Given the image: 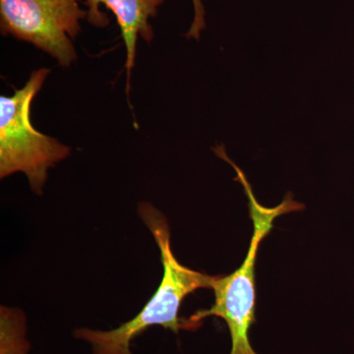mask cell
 Wrapping results in <instances>:
<instances>
[{
  "instance_id": "cell-1",
  "label": "cell",
  "mask_w": 354,
  "mask_h": 354,
  "mask_svg": "<svg viewBox=\"0 0 354 354\" xmlns=\"http://www.w3.org/2000/svg\"><path fill=\"white\" fill-rule=\"evenodd\" d=\"M139 216L160 248L164 276L155 295L129 322L111 330L78 329L74 335L90 342L94 354H132L130 344L137 335L151 326H162L178 333L180 330H196L201 324L179 318V309L184 298L199 288H211L213 277L194 271L181 265L172 253L171 232L167 218L150 203H142Z\"/></svg>"
},
{
  "instance_id": "cell-2",
  "label": "cell",
  "mask_w": 354,
  "mask_h": 354,
  "mask_svg": "<svg viewBox=\"0 0 354 354\" xmlns=\"http://www.w3.org/2000/svg\"><path fill=\"white\" fill-rule=\"evenodd\" d=\"M214 152L225 160L236 171L235 180L243 186L248 198L249 216L253 223V235L243 263L236 271L225 277H213L211 290L215 295V304L209 309L200 310L190 317L194 323L201 324L203 319L215 316L227 323L232 337L230 354H258L251 346L249 332L255 322L256 286L255 263L261 242L274 227V221L279 216L305 208L301 203L295 201L288 192L281 204L274 208L263 206L256 199L252 187L244 172L228 158L225 146L218 145Z\"/></svg>"
},
{
  "instance_id": "cell-3",
  "label": "cell",
  "mask_w": 354,
  "mask_h": 354,
  "mask_svg": "<svg viewBox=\"0 0 354 354\" xmlns=\"http://www.w3.org/2000/svg\"><path fill=\"white\" fill-rule=\"evenodd\" d=\"M50 69L35 70L24 87L0 97V177L23 172L36 194H43L48 171L66 158L68 146L38 131L32 125L31 106Z\"/></svg>"
},
{
  "instance_id": "cell-4",
  "label": "cell",
  "mask_w": 354,
  "mask_h": 354,
  "mask_svg": "<svg viewBox=\"0 0 354 354\" xmlns=\"http://www.w3.org/2000/svg\"><path fill=\"white\" fill-rule=\"evenodd\" d=\"M87 10L78 0H0V31L36 46L68 67L77 59L73 41Z\"/></svg>"
},
{
  "instance_id": "cell-5",
  "label": "cell",
  "mask_w": 354,
  "mask_h": 354,
  "mask_svg": "<svg viewBox=\"0 0 354 354\" xmlns=\"http://www.w3.org/2000/svg\"><path fill=\"white\" fill-rule=\"evenodd\" d=\"M165 0H85L88 24L106 28L109 19L101 10L104 6L115 16L121 37L127 48V95L129 97L132 69L136 58L137 41L139 39L151 43L153 39V26L150 20L156 17L158 8Z\"/></svg>"
},
{
  "instance_id": "cell-6",
  "label": "cell",
  "mask_w": 354,
  "mask_h": 354,
  "mask_svg": "<svg viewBox=\"0 0 354 354\" xmlns=\"http://www.w3.org/2000/svg\"><path fill=\"white\" fill-rule=\"evenodd\" d=\"M193 7H194V19L191 24L190 29L186 32V38L199 39L203 30L206 27V21H205V7L204 0H192Z\"/></svg>"
}]
</instances>
